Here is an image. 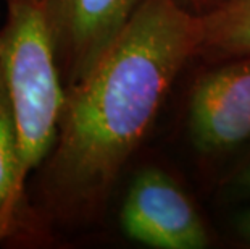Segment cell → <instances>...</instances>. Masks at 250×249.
Instances as JSON below:
<instances>
[{
    "label": "cell",
    "mask_w": 250,
    "mask_h": 249,
    "mask_svg": "<svg viewBox=\"0 0 250 249\" xmlns=\"http://www.w3.org/2000/svg\"><path fill=\"white\" fill-rule=\"evenodd\" d=\"M199 42L200 13L178 0H144L92 70L68 88L44 177L52 209L83 215L104 203Z\"/></svg>",
    "instance_id": "1"
},
{
    "label": "cell",
    "mask_w": 250,
    "mask_h": 249,
    "mask_svg": "<svg viewBox=\"0 0 250 249\" xmlns=\"http://www.w3.org/2000/svg\"><path fill=\"white\" fill-rule=\"evenodd\" d=\"M188 121L202 154L226 152L250 139V54L220 62L197 79Z\"/></svg>",
    "instance_id": "4"
},
{
    "label": "cell",
    "mask_w": 250,
    "mask_h": 249,
    "mask_svg": "<svg viewBox=\"0 0 250 249\" xmlns=\"http://www.w3.org/2000/svg\"><path fill=\"white\" fill-rule=\"evenodd\" d=\"M250 54V0H223L200 13L197 57L225 62Z\"/></svg>",
    "instance_id": "6"
},
{
    "label": "cell",
    "mask_w": 250,
    "mask_h": 249,
    "mask_svg": "<svg viewBox=\"0 0 250 249\" xmlns=\"http://www.w3.org/2000/svg\"><path fill=\"white\" fill-rule=\"evenodd\" d=\"M144 0H44L66 89L95 67Z\"/></svg>",
    "instance_id": "5"
},
{
    "label": "cell",
    "mask_w": 250,
    "mask_h": 249,
    "mask_svg": "<svg viewBox=\"0 0 250 249\" xmlns=\"http://www.w3.org/2000/svg\"><path fill=\"white\" fill-rule=\"evenodd\" d=\"M218 2H223V0H213V3H218ZM213 3H211V5H213Z\"/></svg>",
    "instance_id": "11"
},
{
    "label": "cell",
    "mask_w": 250,
    "mask_h": 249,
    "mask_svg": "<svg viewBox=\"0 0 250 249\" xmlns=\"http://www.w3.org/2000/svg\"><path fill=\"white\" fill-rule=\"evenodd\" d=\"M188 2L192 5V7H195L197 10H204V8L211 7L213 0H188Z\"/></svg>",
    "instance_id": "10"
},
{
    "label": "cell",
    "mask_w": 250,
    "mask_h": 249,
    "mask_svg": "<svg viewBox=\"0 0 250 249\" xmlns=\"http://www.w3.org/2000/svg\"><path fill=\"white\" fill-rule=\"evenodd\" d=\"M120 225L131 241L153 249H204L210 243L194 201L158 167L142 168L131 181Z\"/></svg>",
    "instance_id": "3"
},
{
    "label": "cell",
    "mask_w": 250,
    "mask_h": 249,
    "mask_svg": "<svg viewBox=\"0 0 250 249\" xmlns=\"http://www.w3.org/2000/svg\"><path fill=\"white\" fill-rule=\"evenodd\" d=\"M24 180L12 112L0 79V241L18 235L24 222Z\"/></svg>",
    "instance_id": "7"
},
{
    "label": "cell",
    "mask_w": 250,
    "mask_h": 249,
    "mask_svg": "<svg viewBox=\"0 0 250 249\" xmlns=\"http://www.w3.org/2000/svg\"><path fill=\"white\" fill-rule=\"evenodd\" d=\"M0 31V79L7 92L24 177L49 158L63 110L66 84L44 0H7Z\"/></svg>",
    "instance_id": "2"
},
{
    "label": "cell",
    "mask_w": 250,
    "mask_h": 249,
    "mask_svg": "<svg viewBox=\"0 0 250 249\" xmlns=\"http://www.w3.org/2000/svg\"><path fill=\"white\" fill-rule=\"evenodd\" d=\"M236 228H237L239 235H241L244 240L250 245V209L244 210L242 214H239Z\"/></svg>",
    "instance_id": "9"
},
{
    "label": "cell",
    "mask_w": 250,
    "mask_h": 249,
    "mask_svg": "<svg viewBox=\"0 0 250 249\" xmlns=\"http://www.w3.org/2000/svg\"><path fill=\"white\" fill-rule=\"evenodd\" d=\"M234 186H236L237 193L250 196V160L241 168V172L234 178Z\"/></svg>",
    "instance_id": "8"
}]
</instances>
